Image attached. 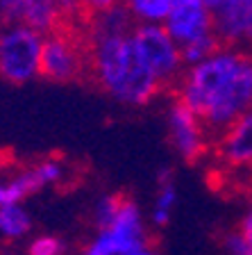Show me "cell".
<instances>
[{"mask_svg": "<svg viewBox=\"0 0 252 255\" xmlns=\"http://www.w3.org/2000/svg\"><path fill=\"white\" fill-rule=\"evenodd\" d=\"M89 73L100 89L123 105H148L162 91L155 75L141 62L130 34L89 37Z\"/></svg>", "mask_w": 252, "mask_h": 255, "instance_id": "obj_1", "label": "cell"}, {"mask_svg": "<svg viewBox=\"0 0 252 255\" xmlns=\"http://www.w3.org/2000/svg\"><path fill=\"white\" fill-rule=\"evenodd\" d=\"M243 55L246 53H241V50L223 46L209 59L200 62L198 66L186 69L182 80H179V85L175 87V98L182 105L189 107L198 119H202L207 107L211 105V101L221 94V89L239 71Z\"/></svg>", "mask_w": 252, "mask_h": 255, "instance_id": "obj_2", "label": "cell"}, {"mask_svg": "<svg viewBox=\"0 0 252 255\" xmlns=\"http://www.w3.org/2000/svg\"><path fill=\"white\" fill-rule=\"evenodd\" d=\"M250 107H252V55L246 53L239 71L221 89V94L211 101L205 117L200 119L209 141L211 143L218 141Z\"/></svg>", "mask_w": 252, "mask_h": 255, "instance_id": "obj_3", "label": "cell"}, {"mask_svg": "<svg viewBox=\"0 0 252 255\" xmlns=\"http://www.w3.org/2000/svg\"><path fill=\"white\" fill-rule=\"evenodd\" d=\"M132 41L146 69L155 75L162 89H175L184 75L179 46L168 37L164 25H134Z\"/></svg>", "mask_w": 252, "mask_h": 255, "instance_id": "obj_4", "label": "cell"}, {"mask_svg": "<svg viewBox=\"0 0 252 255\" xmlns=\"http://www.w3.org/2000/svg\"><path fill=\"white\" fill-rule=\"evenodd\" d=\"M43 37L23 25L0 30V75L11 85H25L39 78Z\"/></svg>", "mask_w": 252, "mask_h": 255, "instance_id": "obj_5", "label": "cell"}, {"mask_svg": "<svg viewBox=\"0 0 252 255\" xmlns=\"http://www.w3.org/2000/svg\"><path fill=\"white\" fill-rule=\"evenodd\" d=\"M89 71L86 43L73 39L71 32L57 30L55 34L43 37L41 48V71L39 75L53 82H73Z\"/></svg>", "mask_w": 252, "mask_h": 255, "instance_id": "obj_6", "label": "cell"}, {"mask_svg": "<svg viewBox=\"0 0 252 255\" xmlns=\"http://www.w3.org/2000/svg\"><path fill=\"white\" fill-rule=\"evenodd\" d=\"M148 244H150V235L146 230L141 210L127 196L114 223L107 230H100L93 239V246H98L105 255H130Z\"/></svg>", "mask_w": 252, "mask_h": 255, "instance_id": "obj_7", "label": "cell"}, {"mask_svg": "<svg viewBox=\"0 0 252 255\" xmlns=\"http://www.w3.org/2000/svg\"><path fill=\"white\" fill-rule=\"evenodd\" d=\"M168 137H170V143L173 148L177 150V155L184 159V162H198L202 155L209 150L211 141L207 137L205 128L200 123V119L195 117L193 112L186 105L173 98L170 107H168Z\"/></svg>", "mask_w": 252, "mask_h": 255, "instance_id": "obj_8", "label": "cell"}, {"mask_svg": "<svg viewBox=\"0 0 252 255\" xmlns=\"http://www.w3.org/2000/svg\"><path fill=\"white\" fill-rule=\"evenodd\" d=\"M164 30L179 48L214 32V21L207 0H173Z\"/></svg>", "mask_w": 252, "mask_h": 255, "instance_id": "obj_9", "label": "cell"}, {"mask_svg": "<svg viewBox=\"0 0 252 255\" xmlns=\"http://www.w3.org/2000/svg\"><path fill=\"white\" fill-rule=\"evenodd\" d=\"M216 146V157L230 169H252V107L223 134Z\"/></svg>", "mask_w": 252, "mask_h": 255, "instance_id": "obj_10", "label": "cell"}, {"mask_svg": "<svg viewBox=\"0 0 252 255\" xmlns=\"http://www.w3.org/2000/svg\"><path fill=\"white\" fill-rule=\"evenodd\" d=\"M43 189L39 185L37 175H34V169H23L9 178V180H0V207L2 205H21L23 198H27L30 194Z\"/></svg>", "mask_w": 252, "mask_h": 255, "instance_id": "obj_11", "label": "cell"}, {"mask_svg": "<svg viewBox=\"0 0 252 255\" xmlns=\"http://www.w3.org/2000/svg\"><path fill=\"white\" fill-rule=\"evenodd\" d=\"M175 201H177V191H175V182H173V171L166 169L159 173V189H157V198H155L153 217H150L157 228L168 226Z\"/></svg>", "mask_w": 252, "mask_h": 255, "instance_id": "obj_12", "label": "cell"}, {"mask_svg": "<svg viewBox=\"0 0 252 255\" xmlns=\"http://www.w3.org/2000/svg\"><path fill=\"white\" fill-rule=\"evenodd\" d=\"M125 5L137 25H164L170 14L173 0H132Z\"/></svg>", "mask_w": 252, "mask_h": 255, "instance_id": "obj_13", "label": "cell"}, {"mask_svg": "<svg viewBox=\"0 0 252 255\" xmlns=\"http://www.w3.org/2000/svg\"><path fill=\"white\" fill-rule=\"evenodd\" d=\"M32 219L21 205L0 207V235L7 239H21L30 233Z\"/></svg>", "mask_w": 252, "mask_h": 255, "instance_id": "obj_14", "label": "cell"}, {"mask_svg": "<svg viewBox=\"0 0 252 255\" xmlns=\"http://www.w3.org/2000/svg\"><path fill=\"white\" fill-rule=\"evenodd\" d=\"M223 48V43L218 41L214 32L211 34H205V37L195 39V41L186 43V46L179 48V55H182V64L184 69H191V66H198L200 62L209 59L211 55H216Z\"/></svg>", "mask_w": 252, "mask_h": 255, "instance_id": "obj_15", "label": "cell"}, {"mask_svg": "<svg viewBox=\"0 0 252 255\" xmlns=\"http://www.w3.org/2000/svg\"><path fill=\"white\" fill-rule=\"evenodd\" d=\"M123 201H125L123 194H107V196H102L95 203L93 223H95V228H98V233L100 230H107L111 223H114V219L118 217V210H121Z\"/></svg>", "mask_w": 252, "mask_h": 255, "instance_id": "obj_16", "label": "cell"}, {"mask_svg": "<svg viewBox=\"0 0 252 255\" xmlns=\"http://www.w3.org/2000/svg\"><path fill=\"white\" fill-rule=\"evenodd\" d=\"M34 169V175L41 187H48V185H57L59 180L64 178V164L62 159H55V157H48V159H41L39 164L32 166Z\"/></svg>", "mask_w": 252, "mask_h": 255, "instance_id": "obj_17", "label": "cell"}, {"mask_svg": "<svg viewBox=\"0 0 252 255\" xmlns=\"http://www.w3.org/2000/svg\"><path fill=\"white\" fill-rule=\"evenodd\" d=\"M66 244L55 235H41L34 237L27 246V255H64Z\"/></svg>", "mask_w": 252, "mask_h": 255, "instance_id": "obj_18", "label": "cell"}, {"mask_svg": "<svg viewBox=\"0 0 252 255\" xmlns=\"http://www.w3.org/2000/svg\"><path fill=\"white\" fill-rule=\"evenodd\" d=\"M223 249L227 255H252V249L246 244V239L241 237L239 230H232L223 237Z\"/></svg>", "mask_w": 252, "mask_h": 255, "instance_id": "obj_19", "label": "cell"}, {"mask_svg": "<svg viewBox=\"0 0 252 255\" xmlns=\"http://www.w3.org/2000/svg\"><path fill=\"white\" fill-rule=\"evenodd\" d=\"M239 233H241V237L246 239V244L252 249V203L246 210V214H243L241 223H239Z\"/></svg>", "mask_w": 252, "mask_h": 255, "instance_id": "obj_20", "label": "cell"}, {"mask_svg": "<svg viewBox=\"0 0 252 255\" xmlns=\"http://www.w3.org/2000/svg\"><path fill=\"white\" fill-rule=\"evenodd\" d=\"M241 53L252 55V2L250 11H248V21H246V32H243V43H241Z\"/></svg>", "mask_w": 252, "mask_h": 255, "instance_id": "obj_21", "label": "cell"}, {"mask_svg": "<svg viewBox=\"0 0 252 255\" xmlns=\"http://www.w3.org/2000/svg\"><path fill=\"white\" fill-rule=\"evenodd\" d=\"M130 255H159V251H157V246L148 244V246H143V249L134 251V253H130Z\"/></svg>", "mask_w": 252, "mask_h": 255, "instance_id": "obj_22", "label": "cell"}, {"mask_svg": "<svg viewBox=\"0 0 252 255\" xmlns=\"http://www.w3.org/2000/svg\"><path fill=\"white\" fill-rule=\"evenodd\" d=\"M80 255H105V253H102V251H100L98 246H93V242H91L89 246H84L82 253H80Z\"/></svg>", "mask_w": 252, "mask_h": 255, "instance_id": "obj_23", "label": "cell"}]
</instances>
